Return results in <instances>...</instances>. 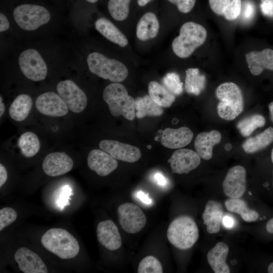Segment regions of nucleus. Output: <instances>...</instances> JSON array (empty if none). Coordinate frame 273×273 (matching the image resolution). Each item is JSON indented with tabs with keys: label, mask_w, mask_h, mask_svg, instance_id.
<instances>
[{
	"label": "nucleus",
	"mask_w": 273,
	"mask_h": 273,
	"mask_svg": "<svg viewBox=\"0 0 273 273\" xmlns=\"http://www.w3.org/2000/svg\"><path fill=\"white\" fill-rule=\"evenodd\" d=\"M41 243L47 250L63 259L74 258L80 250L76 239L61 228H52L47 231L41 237Z\"/></svg>",
	"instance_id": "nucleus-1"
},
{
	"label": "nucleus",
	"mask_w": 273,
	"mask_h": 273,
	"mask_svg": "<svg viewBox=\"0 0 273 273\" xmlns=\"http://www.w3.org/2000/svg\"><path fill=\"white\" fill-rule=\"evenodd\" d=\"M215 95L219 101L217 106V113L222 119L232 120L242 112L244 108L242 93L235 83H221L216 88Z\"/></svg>",
	"instance_id": "nucleus-2"
},
{
	"label": "nucleus",
	"mask_w": 273,
	"mask_h": 273,
	"mask_svg": "<svg viewBox=\"0 0 273 273\" xmlns=\"http://www.w3.org/2000/svg\"><path fill=\"white\" fill-rule=\"evenodd\" d=\"M103 98L113 116H122L128 120L135 118V99L128 95L122 84L113 82L109 84L103 90Z\"/></svg>",
	"instance_id": "nucleus-3"
},
{
	"label": "nucleus",
	"mask_w": 273,
	"mask_h": 273,
	"mask_svg": "<svg viewBox=\"0 0 273 273\" xmlns=\"http://www.w3.org/2000/svg\"><path fill=\"white\" fill-rule=\"evenodd\" d=\"M207 37V31L201 25L187 22L180 27L179 34L172 42L174 53L178 57L186 58L203 44Z\"/></svg>",
	"instance_id": "nucleus-4"
},
{
	"label": "nucleus",
	"mask_w": 273,
	"mask_h": 273,
	"mask_svg": "<svg viewBox=\"0 0 273 273\" xmlns=\"http://www.w3.org/2000/svg\"><path fill=\"white\" fill-rule=\"evenodd\" d=\"M167 238L175 247L188 249L199 238V230L194 219L190 216L181 215L173 219L168 226Z\"/></svg>",
	"instance_id": "nucleus-5"
},
{
	"label": "nucleus",
	"mask_w": 273,
	"mask_h": 273,
	"mask_svg": "<svg viewBox=\"0 0 273 273\" xmlns=\"http://www.w3.org/2000/svg\"><path fill=\"white\" fill-rule=\"evenodd\" d=\"M87 63L92 73L113 82H122L128 76V71L124 64L99 53L93 52L89 54Z\"/></svg>",
	"instance_id": "nucleus-6"
},
{
	"label": "nucleus",
	"mask_w": 273,
	"mask_h": 273,
	"mask_svg": "<svg viewBox=\"0 0 273 273\" xmlns=\"http://www.w3.org/2000/svg\"><path fill=\"white\" fill-rule=\"evenodd\" d=\"M13 16L17 24L23 29L34 30L47 23L51 15L44 7L36 5L23 4L14 10Z\"/></svg>",
	"instance_id": "nucleus-7"
},
{
	"label": "nucleus",
	"mask_w": 273,
	"mask_h": 273,
	"mask_svg": "<svg viewBox=\"0 0 273 273\" xmlns=\"http://www.w3.org/2000/svg\"><path fill=\"white\" fill-rule=\"evenodd\" d=\"M19 65L24 76L31 80L41 81L47 76V65L35 50L28 49L21 53L19 57Z\"/></svg>",
	"instance_id": "nucleus-8"
},
{
	"label": "nucleus",
	"mask_w": 273,
	"mask_h": 273,
	"mask_svg": "<svg viewBox=\"0 0 273 273\" xmlns=\"http://www.w3.org/2000/svg\"><path fill=\"white\" fill-rule=\"evenodd\" d=\"M117 213L121 228L129 234H135L145 226L147 218L142 209L134 204L126 202L119 206Z\"/></svg>",
	"instance_id": "nucleus-9"
},
{
	"label": "nucleus",
	"mask_w": 273,
	"mask_h": 273,
	"mask_svg": "<svg viewBox=\"0 0 273 273\" xmlns=\"http://www.w3.org/2000/svg\"><path fill=\"white\" fill-rule=\"evenodd\" d=\"M56 89L68 109L72 112L79 113L86 108L87 99L85 94L72 80L60 81Z\"/></svg>",
	"instance_id": "nucleus-10"
},
{
	"label": "nucleus",
	"mask_w": 273,
	"mask_h": 273,
	"mask_svg": "<svg viewBox=\"0 0 273 273\" xmlns=\"http://www.w3.org/2000/svg\"><path fill=\"white\" fill-rule=\"evenodd\" d=\"M224 194L230 198H240L244 194L247 186L246 170L241 165L231 167L222 182Z\"/></svg>",
	"instance_id": "nucleus-11"
},
{
	"label": "nucleus",
	"mask_w": 273,
	"mask_h": 273,
	"mask_svg": "<svg viewBox=\"0 0 273 273\" xmlns=\"http://www.w3.org/2000/svg\"><path fill=\"white\" fill-rule=\"evenodd\" d=\"M99 148L116 160L133 163L141 157L139 148L115 140H104L100 142Z\"/></svg>",
	"instance_id": "nucleus-12"
},
{
	"label": "nucleus",
	"mask_w": 273,
	"mask_h": 273,
	"mask_svg": "<svg viewBox=\"0 0 273 273\" xmlns=\"http://www.w3.org/2000/svg\"><path fill=\"white\" fill-rule=\"evenodd\" d=\"M167 161L170 164L172 173L187 174L200 165L201 157L192 150L179 149L173 153Z\"/></svg>",
	"instance_id": "nucleus-13"
},
{
	"label": "nucleus",
	"mask_w": 273,
	"mask_h": 273,
	"mask_svg": "<svg viewBox=\"0 0 273 273\" xmlns=\"http://www.w3.org/2000/svg\"><path fill=\"white\" fill-rule=\"evenodd\" d=\"M35 107L41 114L52 117L66 115L68 108L59 95L52 92L43 93L35 100Z\"/></svg>",
	"instance_id": "nucleus-14"
},
{
	"label": "nucleus",
	"mask_w": 273,
	"mask_h": 273,
	"mask_svg": "<svg viewBox=\"0 0 273 273\" xmlns=\"http://www.w3.org/2000/svg\"><path fill=\"white\" fill-rule=\"evenodd\" d=\"M14 259L24 273H47L48 269L40 256L28 248L21 247L14 254Z\"/></svg>",
	"instance_id": "nucleus-15"
},
{
	"label": "nucleus",
	"mask_w": 273,
	"mask_h": 273,
	"mask_svg": "<svg viewBox=\"0 0 273 273\" xmlns=\"http://www.w3.org/2000/svg\"><path fill=\"white\" fill-rule=\"evenodd\" d=\"M74 162L65 152H53L43 159L42 168L48 176L55 177L67 173L71 170Z\"/></svg>",
	"instance_id": "nucleus-16"
},
{
	"label": "nucleus",
	"mask_w": 273,
	"mask_h": 273,
	"mask_svg": "<svg viewBox=\"0 0 273 273\" xmlns=\"http://www.w3.org/2000/svg\"><path fill=\"white\" fill-rule=\"evenodd\" d=\"M87 163L89 169L101 176H105L118 166L116 159L102 150L94 149L88 154Z\"/></svg>",
	"instance_id": "nucleus-17"
},
{
	"label": "nucleus",
	"mask_w": 273,
	"mask_h": 273,
	"mask_svg": "<svg viewBox=\"0 0 273 273\" xmlns=\"http://www.w3.org/2000/svg\"><path fill=\"white\" fill-rule=\"evenodd\" d=\"M97 236L99 243L109 250H117L122 245V239L119 230L114 222L111 220H105L98 223Z\"/></svg>",
	"instance_id": "nucleus-18"
},
{
	"label": "nucleus",
	"mask_w": 273,
	"mask_h": 273,
	"mask_svg": "<svg viewBox=\"0 0 273 273\" xmlns=\"http://www.w3.org/2000/svg\"><path fill=\"white\" fill-rule=\"evenodd\" d=\"M193 138V132L187 127L166 128L162 131L160 142L168 149H179L189 144Z\"/></svg>",
	"instance_id": "nucleus-19"
},
{
	"label": "nucleus",
	"mask_w": 273,
	"mask_h": 273,
	"mask_svg": "<svg viewBox=\"0 0 273 273\" xmlns=\"http://www.w3.org/2000/svg\"><path fill=\"white\" fill-rule=\"evenodd\" d=\"M249 70L254 75H259L264 69L273 70V50L265 49L246 54Z\"/></svg>",
	"instance_id": "nucleus-20"
},
{
	"label": "nucleus",
	"mask_w": 273,
	"mask_h": 273,
	"mask_svg": "<svg viewBox=\"0 0 273 273\" xmlns=\"http://www.w3.org/2000/svg\"><path fill=\"white\" fill-rule=\"evenodd\" d=\"M221 140L220 132L216 130L202 132L196 136L194 147L196 152L202 159L208 160L213 156V147Z\"/></svg>",
	"instance_id": "nucleus-21"
},
{
	"label": "nucleus",
	"mask_w": 273,
	"mask_h": 273,
	"mask_svg": "<svg viewBox=\"0 0 273 273\" xmlns=\"http://www.w3.org/2000/svg\"><path fill=\"white\" fill-rule=\"evenodd\" d=\"M223 215L222 206L220 203L214 200L207 201L202 217L209 234H216L219 232Z\"/></svg>",
	"instance_id": "nucleus-22"
},
{
	"label": "nucleus",
	"mask_w": 273,
	"mask_h": 273,
	"mask_svg": "<svg viewBox=\"0 0 273 273\" xmlns=\"http://www.w3.org/2000/svg\"><path fill=\"white\" fill-rule=\"evenodd\" d=\"M229 247L223 242L217 243L208 251L207 261L215 273H229L230 269L226 263Z\"/></svg>",
	"instance_id": "nucleus-23"
},
{
	"label": "nucleus",
	"mask_w": 273,
	"mask_h": 273,
	"mask_svg": "<svg viewBox=\"0 0 273 273\" xmlns=\"http://www.w3.org/2000/svg\"><path fill=\"white\" fill-rule=\"evenodd\" d=\"M212 11L228 20H234L241 14V0H209Z\"/></svg>",
	"instance_id": "nucleus-24"
},
{
	"label": "nucleus",
	"mask_w": 273,
	"mask_h": 273,
	"mask_svg": "<svg viewBox=\"0 0 273 273\" xmlns=\"http://www.w3.org/2000/svg\"><path fill=\"white\" fill-rule=\"evenodd\" d=\"M159 23L156 16L152 12L145 14L139 20L136 30L137 37L146 41L155 37L159 31Z\"/></svg>",
	"instance_id": "nucleus-25"
},
{
	"label": "nucleus",
	"mask_w": 273,
	"mask_h": 273,
	"mask_svg": "<svg viewBox=\"0 0 273 273\" xmlns=\"http://www.w3.org/2000/svg\"><path fill=\"white\" fill-rule=\"evenodd\" d=\"M96 29L110 41L121 47L128 44L126 37L111 21L104 18L98 19L95 23Z\"/></svg>",
	"instance_id": "nucleus-26"
},
{
	"label": "nucleus",
	"mask_w": 273,
	"mask_h": 273,
	"mask_svg": "<svg viewBox=\"0 0 273 273\" xmlns=\"http://www.w3.org/2000/svg\"><path fill=\"white\" fill-rule=\"evenodd\" d=\"M273 142V127H269L261 133L246 139L242 144L244 151L247 153L259 151Z\"/></svg>",
	"instance_id": "nucleus-27"
},
{
	"label": "nucleus",
	"mask_w": 273,
	"mask_h": 273,
	"mask_svg": "<svg viewBox=\"0 0 273 273\" xmlns=\"http://www.w3.org/2000/svg\"><path fill=\"white\" fill-rule=\"evenodd\" d=\"M135 117L141 119L146 116L156 117L161 116L163 110L150 97L146 95L135 99Z\"/></svg>",
	"instance_id": "nucleus-28"
},
{
	"label": "nucleus",
	"mask_w": 273,
	"mask_h": 273,
	"mask_svg": "<svg viewBox=\"0 0 273 273\" xmlns=\"http://www.w3.org/2000/svg\"><path fill=\"white\" fill-rule=\"evenodd\" d=\"M32 105L30 97L26 94L17 96L11 105L9 113L11 118L16 121H22L28 116Z\"/></svg>",
	"instance_id": "nucleus-29"
},
{
	"label": "nucleus",
	"mask_w": 273,
	"mask_h": 273,
	"mask_svg": "<svg viewBox=\"0 0 273 273\" xmlns=\"http://www.w3.org/2000/svg\"><path fill=\"white\" fill-rule=\"evenodd\" d=\"M224 205L228 211L239 214L245 221L253 222L259 218V213L249 208L246 203L240 198H230L225 201Z\"/></svg>",
	"instance_id": "nucleus-30"
},
{
	"label": "nucleus",
	"mask_w": 273,
	"mask_h": 273,
	"mask_svg": "<svg viewBox=\"0 0 273 273\" xmlns=\"http://www.w3.org/2000/svg\"><path fill=\"white\" fill-rule=\"evenodd\" d=\"M148 90L151 99L161 107L168 108L175 101V96L157 81H150Z\"/></svg>",
	"instance_id": "nucleus-31"
},
{
	"label": "nucleus",
	"mask_w": 273,
	"mask_h": 273,
	"mask_svg": "<svg viewBox=\"0 0 273 273\" xmlns=\"http://www.w3.org/2000/svg\"><path fill=\"white\" fill-rule=\"evenodd\" d=\"M206 77L199 69L190 68L186 71L185 88L189 94L200 95L205 88Z\"/></svg>",
	"instance_id": "nucleus-32"
},
{
	"label": "nucleus",
	"mask_w": 273,
	"mask_h": 273,
	"mask_svg": "<svg viewBox=\"0 0 273 273\" xmlns=\"http://www.w3.org/2000/svg\"><path fill=\"white\" fill-rule=\"evenodd\" d=\"M17 146L21 154L27 158L35 155L40 148L37 136L30 131L25 132L20 135L17 141Z\"/></svg>",
	"instance_id": "nucleus-33"
},
{
	"label": "nucleus",
	"mask_w": 273,
	"mask_h": 273,
	"mask_svg": "<svg viewBox=\"0 0 273 273\" xmlns=\"http://www.w3.org/2000/svg\"><path fill=\"white\" fill-rule=\"evenodd\" d=\"M265 124V119L261 115L253 114L245 117L238 122L237 127L244 137H247L258 127L263 126Z\"/></svg>",
	"instance_id": "nucleus-34"
},
{
	"label": "nucleus",
	"mask_w": 273,
	"mask_h": 273,
	"mask_svg": "<svg viewBox=\"0 0 273 273\" xmlns=\"http://www.w3.org/2000/svg\"><path fill=\"white\" fill-rule=\"evenodd\" d=\"M131 0H109L108 9L112 17L117 21H123L128 16Z\"/></svg>",
	"instance_id": "nucleus-35"
},
{
	"label": "nucleus",
	"mask_w": 273,
	"mask_h": 273,
	"mask_svg": "<svg viewBox=\"0 0 273 273\" xmlns=\"http://www.w3.org/2000/svg\"><path fill=\"white\" fill-rule=\"evenodd\" d=\"M162 81L164 86L174 95L178 96L183 93V83L177 73H168L164 76Z\"/></svg>",
	"instance_id": "nucleus-36"
},
{
	"label": "nucleus",
	"mask_w": 273,
	"mask_h": 273,
	"mask_svg": "<svg viewBox=\"0 0 273 273\" xmlns=\"http://www.w3.org/2000/svg\"><path fill=\"white\" fill-rule=\"evenodd\" d=\"M138 273H162L163 268L160 262L153 256L144 257L139 264Z\"/></svg>",
	"instance_id": "nucleus-37"
},
{
	"label": "nucleus",
	"mask_w": 273,
	"mask_h": 273,
	"mask_svg": "<svg viewBox=\"0 0 273 273\" xmlns=\"http://www.w3.org/2000/svg\"><path fill=\"white\" fill-rule=\"evenodd\" d=\"M17 218L16 211L12 208L6 207L0 210V231L13 223Z\"/></svg>",
	"instance_id": "nucleus-38"
},
{
	"label": "nucleus",
	"mask_w": 273,
	"mask_h": 273,
	"mask_svg": "<svg viewBox=\"0 0 273 273\" xmlns=\"http://www.w3.org/2000/svg\"><path fill=\"white\" fill-rule=\"evenodd\" d=\"M241 10L243 20L245 22L251 21L255 14V6L253 3L249 0H245Z\"/></svg>",
	"instance_id": "nucleus-39"
},
{
	"label": "nucleus",
	"mask_w": 273,
	"mask_h": 273,
	"mask_svg": "<svg viewBox=\"0 0 273 273\" xmlns=\"http://www.w3.org/2000/svg\"><path fill=\"white\" fill-rule=\"evenodd\" d=\"M176 6L178 10L183 13H188L193 8L196 0H168Z\"/></svg>",
	"instance_id": "nucleus-40"
},
{
	"label": "nucleus",
	"mask_w": 273,
	"mask_h": 273,
	"mask_svg": "<svg viewBox=\"0 0 273 273\" xmlns=\"http://www.w3.org/2000/svg\"><path fill=\"white\" fill-rule=\"evenodd\" d=\"M260 8L264 15L273 16V0H261Z\"/></svg>",
	"instance_id": "nucleus-41"
},
{
	"label": "nucleus",
	"mask_w": 273,
	"mask_h": 273,
	"mask_svg": "<svg viewBox=\"0 0 273 273\" xmlns=\"http://www.w3.org/2000/svg\"><path fill=\"white\" fill-rule=\"evenodd\" d=\"M153 181L158 186L164 187L167 184L166 178L160 172H156L153 175Z\"/></svg>",
	"instance_id": "nucleus-42"
},
{
	"label": "nucleus",
	"mask_w": 273,
	"mask_h": 273,
	"mask_svg": "<svg viewBox=\"0 0 273 273\" xmlns=\"http://www.w3.org/2000/svg\"><path fill=\"white\" fill-rule=\"evenodd\" d=\"M135 197L144 204L146 205H151L152 204L153 200L149 197L148 194H146L141 190H139L136 192Z\"/></svg>",
	"instance_id": "nucleus-43"
},
{
	"label": "nucleus",
	"mask_w": 273,
	"mask_h": 273,
	"mask_svg": "<svg viewBox=\"0 0 273 273\" xmlns=\"http://www.w3.org/2000/svg\"><path fill=\"white\" fill-rule=\"evenodd\" d=\"M9 22L7 17L2 13L0 14V31L3 32L9 29Z\"/></svg>",
	"instance_id": "nucleus-44"
},
{
	"label": "nucleus",
	"mask_w": 273,
	"mask_h": 273,
	"mask_svg": "<svg viewBox=\"0 0 273 273\" xmlns=\"http://www.w3.org/2000/svg\"><path fill=\"white\" fill-rule=\"evenodd\" d=\"M8 173L6 167L0 164V188L5 184L7 180Z\"/></svg>",
	"instance_id": "nucleus-45"
},
{
	"label": "nucleus",
	"mask_w": 273,
	"mask_h": 273,
	"mask_svg": "<svg viewBox=\"0 0 273 273\" xmlns=\"http://www.w3.org/2000/svg\"><path fill=\"white\" fill-rule=\"evenodd\" d=\"M222 222L223 225L228 228H232L234 225L233 218L229 215H225L222 217Z\"/></svg>",
	"instance_id": "nucleus-46"
},
{
	"label": "nucleus",
	"mask_w": 273,
	"mask_h": 273,
	"mask_svg": "<svg viewBox=\"0 0 273 273\" xmlns=\"http://www.w3.org/2000/svg\"><path fill=\"white\" fill-rule=\"evenodd\" d=\"M265 229L267 233L273 234V217L267 221Z\"/></svg>",
	"instance_id": "nucleus-47"
},
{
	"label": "nucleus",
	"mask_w": 273,
	"mask_h": 273,
	"mask_svg": "<svg viewBox=\"0 0 273 273\" xmlns=\"http://www.w3.org/2000/svg\"><path fill=\"white\" fill-rule=\"evenodd\" d=\"M5 111V106L3 102V98L1 96L0 97V117H1L4 114Z\"/></svg>",
	"instance_id": "nucleus-48"
},
{
	"label": "nucleus",
	"mask_w": 273,
	"mask_h": 273,
	"mask_svg": "<svg viewBox=\"0 0 273 273\" xmlns=\"http://www.w3.org/2000/svg\"><path fill=\"white\" fill-rule=\"evenodd\" d=\"M268 109L270 113V118L271 121L273 122V102L269 104Z\"/></svg>",
	"instance_id": "nucleus-49"
},
{
	"label": "nucleus",
	"mask_w": 273,
	"mask_h": 273,
	"mask_svg": "<svg viewBox=\"0 0 273 273\" xmlns=\"http://www.w3.org/2000/svg\"><path fill=\"white\" fill-rule=\"evenodd\" d=\"M152 0H138V4L140 6L143 7L150 3Z\"/></svg>",
	"instance_id": "nucleus-50"
},
{
	"label": "nucleus",
	"mask_w": 273,
	"mask_h": 273,
	"mask_svg": "<svg viewBox=\"0 0 273 273\" xmlns=\"http://www.w3.org/2000/svg\"><path fill=\"white\" fill-rule=\"evenodd\" d=\"M267 271L269 273H273V262L268 265Z\"/></svg>",
	"instance_id": "nucleus-51"
},
{
	"label": "nucleus",
	"mask_w": 273,
	"mask_h": 273,
	"mask_svg": "<svg viewBox=\"0 0 273 273\" xmlns=\"http://www.w3.org/2000/svg\"><path fill=\"white\" fill-rule=\"evenodd\" d=\"M87 2L90 3H95L97 2L98 0H86Z\"/></svg>",
	"instance_id": "nucleus-52"
},
{
	"label": "nucleus",
	"mask_w": 273,
	"mask_h": 273,
	"mask_svg": "<svg viewBox=\"0 0 273 273\" xmlns=\"http://www.w3.org/2000/svg\"><path fill=\"white\" fill-rule=\"evenodd\" d=\"M271 161L273 163V148L271 150Z\"/></svg>",
	"instance_id": "nucleus-53"
}]
</instances>
